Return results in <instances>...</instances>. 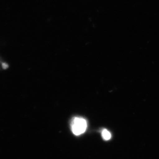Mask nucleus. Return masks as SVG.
Wrapping results in <instances>:
<instances>
[{"mask_svg":"<svg viewBox=\"0 0 159 159\" xmlns=\"http://www.w3.org/2000/svg\"><path fill=\"white\" fill-rule=\"evenodd\" d=\"M102 136L104 140L108 141L111 138V134L108 130L103 129L102 131Z\"/></svg>","mask_w":159,"mask_h":159,"instance_id":"nucleus-2","label":"nucleus"},{"mask_svg":"<svg viewBox=\"0 0 159 159\" xmlns=\"http://www.w3.org/2000/svg\"><path fill=\"white\" fill-rule=\"evenodd\" d=\"M87 127V121L82 117H75L72 120L71 130L74 134L79 135L85 132Z\"/></svg>","mask_w":159,"mask_h":159,"instance_id":"nucleus-1","label":"nucleus"},{"mask_svg":"<svg viewBox=\"0 0 159 159\" xmlns=\"http://www.w3.org/2000/svg\"><path fill=\"white\" fill-rule=\"evenodd\" d=\"M2 68H3L4 69H6L7 68H8V65L7 64V63H2Z\"/></svg>","mask_w":159,"mask_h":159,"instance_id":"nucleus-3","label":"nucleus"}]
</instances>
